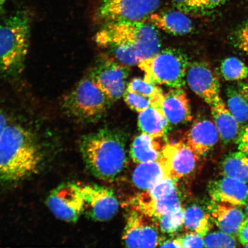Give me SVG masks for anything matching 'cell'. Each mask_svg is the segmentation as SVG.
I'll use <instances>...</instances> for the list:
<instances>
[{"mask_svg":"<svg viewBox=\"0 0 248 248\" xmlns=\"http://www.w3.org/2000/svg\"><path fill=\"white\" fill-rule=\"evenodd\" d=\"M131 209L137 210L154 218L172 215L182 209L177 190L171 194L157 200H147L139 195L130 201Z\"/></svg>","mask_w":248,"mask_h":248,"instance_id":"cell-19","label":"cell"},{"mask_svg":"<svg viewBox=\"0 0 248 248\" xmlns=\"http://www.w3.org/2000/svg\"><path fill=\"white\" fill-rule=\"evenodd\" d=\"M186 79L191 91L209 106L221 98L218 78L206 62L190 63Z\"/></svg>","mask_w":248,"mask_h":248,"instance_id":"cell-13","label":"cell"},{"mask_svg":"<svg viewBox=\"0 0 248 248\" xmlns=\"http://www.w3.org/2000/svg\"><path fill=\"white\" fill-rule=\"evenodd\" d=\"M160 5V0H101L96 9L95 19L104 25L145 21Z\"/></svg>","mask_w":248,"mask_h":248,"instance_id":"cell-7","label":"cell"},{"mask_svg":"<svg viewBox=\"0 0 248 248\" xmlns=\"http://www.w3.org/2000/svg\"><path fill=\"white\" fill-rule=\"evenodd\" d=\"M164 95L159 85L152 84L141 78H135L127 85L123 97L130 108L138 113L152 107L163 114Z\"/></svg>","mask_w":248,"mask_h":248,"instance_id":"cell-14","label":"cell"},{"mask_svg":"<svg viewBox=\"0 0 248 248\" xmlns=\"http://www.w3.org/2000/svg\"><path fill=\"white\" fill-rule=\"evenodd\" d=\"M237 237L240 243L243 246L248 243V222L247 221H246L244 225L242 226Z\"/></svg>","mask_w":248,"mask_h":248,"instance_id":"cell-36","label":"cell"},{"mask_svg":"<svg viewBox=\"0 0 248 248\" xmlns=\"http://www.w3.org/2000/svg\"><path fill=\"white\" fill-rule=\"evenodd\" d=\"M123 240L129 248H155L162 241L155 219L132 209L126 217Z\"/></svg>","mask_w":248,"mask_h":248,"instance_id":"cell-10","label":"cell"},{"mask_svg":"<svg viewBox=\"0 0 248 248\" xmlns=\"http://www.w3.org/2000/svg\"><path fill=\"white\" fill-rule=\"evenodd\" d=\"M138 164L133 172L132 180L136 187L141 190H148L162 180L170 178L166 167L159 159Z\"/></svg>","mask_w":248,"mask_h":248,"instance_id":"cell-23","label":"cell"},{"mask_svg":"<svg viewBox=\"0 0 248 248\" xmlns=\"http://www.w3.org/2000/svg\"><path fill=\"white\" fill-rule=\"evenodd\" d=\"M190 65L187 55L182 49L169 47L140 62L139 69L145 81L170 88H183Z\"/></svg>","mask_w":248,"mask_h":248,"instance_id":"cell-5","label":"cell"},{"mask_svg":"<svg viewBox=\"0 0 248 248\" xmlns=\"http://www.w3.org/2000/svg\"><path fill=\"white\" fill-rule=\"evenodd\" d=\"M8 120L7 116L1 108H0V136L4 130L6 125H7Z\"/></svg>","mask_w":248,"mask_h":248,"instance_id":"cell-39","label":"cell"},{"mask_svg":"<svg viewBox=\"0 0 248 248\" xmlns=\"http://www.w3.org/2000/svg\"><path fill=\"white\" fill-rule=\"evenodd\" d=\"M209 206L212 220L217 227L226 233L237 237L246 221V215L239 206L225 202H215Z\"/></svg>","mask_w":248,"mask_h":248,"instance_id":"cell-17","label":"cell"},{"mask_svg":"<svg viewBox=\"0 0 248 248\" xmlns=\"http://www.w3.org/2000/svg\"><path fill=\"white\" fill-rule=\"evenodd\" d=\"M154 219L159 231L163 233H173L184 225V209L172 215H164Z\"/></svg>","mask_w":248,"mask_h":248,"instance_id":"cell-31","label":"cell"},{"mask_svg":"<svg viewBox=\"0 0 248 248\" xmlns=\"http://www.w3.org/2000/svg\"><path fill=\"white\" fill-rule=\"evenodd\" d=\"M219 136L215 124L207 119L195 122L186 133L185 141L199 156H204L215 146Z\"/></svg>","mask_w":248,"mask_h":248,"instance_id":"cell-18","label":"cell"},{"mask_svg":"<svg viewBox=\"0 0 248 248\" xmlns=\"http://www.w3.org/2000/svg\"><path fill=\"white\" fill-rule=\"evenodd\" d=\"M209 213L202 207L193 204L184 209V225L190 232H197L202 237L208 233L212 224Z\"/></svg>","mask_w":248,"mask_h":248,"instance_id":"cell-26","label":"cell"},{"mask_svg":"<svg viewBox=\"0 0 248 248\" xmlns=\"http://www.w3.org/2000/svg\"><path fill=\"white\" fill-rule=\"evenodd\" d=\"M243 246L245 247L248 248V243L245 244L244 246Z\"/></svg>","mask_w":248,"mask_h":248,"instance_id":"cell-43","label":"cell"},{"mask_svg":"<svg viewBox=\"0 0 248 248\" xmlns=\"http://www.w3.org/2000/svg\"><path fill=\"white\" fill-rule=\"evenodd\" d=\"M138 126L141 133L153 137H166L170 126L163 114L152 107L139 113Z\"/></svg>","mask_w":248,"mask_h":248,"instance_id":"cell-24","label":"cell"},{"mask_svg":"<svg viewBox=\"0 0 248 248\" xmlns=\"http://www.w3.org/2000/svg\"><path fill=\"white\" fill-rule=\"evenodd\" d=\"M235 85L248 101V83L238 82Z\"/></svg>","mask_w":248,"mask_h":248,"instance_id":"cell-38","label":"cell"},{"mask_svg":"<svg viewBox=\"0 0 248 248\" xmlns=\"http://www.w3.org/2000/svg\"><path fill=\"white\" fill-rule=\"evenodd\" d=\"M236 237L224 232H215L207 233L203 237L206 248H234L238 246Z\"/></svg>","mask_w":248,"mask_h":248,"instance_id":"cell-32","label":"cell"},{"mask_svg":"<svg viewBox=\"0 0 248 248\" xmlns=\"http://www.w3.org/2000/svg\"><path fill=\"white\" fill-rule=\"evenodd\" d=\"M82 185L74 182L64 183L48 195L46 204L53 215L62 221L74 223L79 219L84 210Z\"/></svg>","mask_w":248,"mask_h":248,"instance_id":"cell-9","label":"cell"},{"mask_svg":"<svg viewBox=\"0 0 248 248\" xmlns=\"http://www.w3.org/2000/svg\"><path fill=\"white\" fill-rule=\"evenodd\" d=\"M42 160L33 133L18 124H7L0 136V184L20 182L36 174Z\"/></svg>","mask_w":248,"mask_h":248,"instance_id":"cell-2","label":"cell"},{"mask_svg":"<svg viewBox=\"0 0 248 248\" xmlns=\"http://www.w3.org/2000/svg\"><path fill=\"white\" fill-rule=\"evenodd\" d=\"M80 149L87 168L102 181H114L125 169V141L119 132L104 129L87 135Z\"/></svg>","mask_w":248,"mask_h":248,"instance_id":"cell-3","label":"cell"},{"mask_svg":"<svg viewBox=\"0 0 248 248\" xmlns=\"http://www.w3.org/2000/svg\"><path fill=\"white\" fill-rule=\"evenodd\" d=\"M232 42L235 47L248 55V20L235 30L232 36Z\"/></svg>","mask_w":248,"mask_h":248,"instance_id":"cell-33","label":"cell"},{"mask_svg":"<svg viewBox=\"0 0 248 248\" xmlns=\"http://www.w3.org/2000/svg\"><path fill=\"white\" fill-rule=\"evenodd\" d=\"M148 19L156 28L173 35H187L194 29L190 18L178 10L155 12Z\"/></svg>","mask_w":248,"mask_h":248,"instance_id":"cell-22","label":"cell"},{"mask_svg":"<svg viewBox=\"0 0 248 248\" xmlns=\"http://www.w3.org/2000/svg\"><path fill=\"white\" fill-rule=\"evenodd\" d=\"M129 75V66L112 58L104 57L96 62L88 76L108 98L114 102L123 97Z\"/></svg>","mask_w":248,"mask_h":248,"instance_id":"cell-8","label":"cell"},{"mask_svg":"<svg viewBox=\"0 0 248 248\" xmlns=\"http://www.w3.org/2000/svg\"><path fill=\"white\" fill-rule=\"evenodd\" d=\"M210 107L213 123L222 141L226 144L236 141L242 127L232 115L221 97Z\"/></svg>","mask_w":248,"mask_h":248,"instance_id":"cell-21","label":"cell"},{"mask_svg":"<svg viewBox=\"0 0 248 248\" xmlns=\"http://www.w3.org/2000/svg\"><path fill=\"white\" fill-rule=\"evenodd\" d=\"M246 221L248 222V204L246 208Z\"/></svg>","mask_w":248,"mask_h":248,"instance_id":"cell-41","label":"cell"},{"mask_svg":"<svg viewBox=\"0 0 248 248\" xmlns=\"http://www.w3.org/2000/svg\"><path fill=\"white\" fill-rule=\"evenodd\" d=\"M159 247L160 248H182L178 238L176 239L162 241Z\"/></svg>","mask_w":248,"mask_h":248,"instance_id":"cell-37","label":"cell"},{"mask_svg":"<svg viewBox=\"0 0 248 248\" xmlns=\"http://www.w3.org/2000/svg\"><path fill=\"white\" fill-rule=\"evenodd\" d=\"M238 150L248 155V124L242 127L236 141Z\"/></svg>","mask_w":248,"mask_h":248,"instance_id":"cell-35","label":"cell"},{"mask_svg":"<svg viewBox=\"0 0 248 248\" xmlns=\"http://www.w3.org/2000/svg\"><path fill=\"white\" fill-rule=\"evenodd\" d=\"M222 174L248 184V155L241 151L229 154L221 163Z\"/></svg>","mask_w":248,"mask_h":248,"instance_id":"cell-25","label":"cell"},{"mask_svg":"<svg viewBox=\"0 0 248 248\" xmlns=\"http://www.w3.org/2000/svg\"><path fill=\"white\" fill-rule=\"evenodd\" d=\"M4 13V9L2 7V5H0V16Z\"/></svg>","mask_w":248,"mask_h":248,"instance_id":"cell-40","label":"cell"},{"mask_svg":"<svg viewBox=\"0 0 248 248\" xmlns=\"http://www.w3.org/2000/svg\"><path fill=\"white\" fill-rule=\"evenodd\" d=\"M226 106L237 122L240 125L248 123V101L235 84L229 86L226 89Z\"/></svg>","mask_w":248,"mask_h":248,"instance_id":"cell-27","label":"cell"},{"mask_svg":"<svg viewBox=\"0 0 248 248\" xmlns=\"http://www.w3.org/2000/svg\"><path fill=\"white\" fill-rule=\"evenodd\" d=\"M30 18L21 11L0 21V76L15 77L22 72L30 45Z\"/></svg>","mask_w":248,"mask_h":248,"instance_id":"cell-4","label":"cell"},{"mask_svg":"<svg viewBox=\"0 0 248 248\" xmlns=\"http://www.w3.org/2000/svg\"><path fill=\"white\" fill-rule=\"evenodd\" d=\"M162 110L170 126L187 123L193 119L190 101L183 88H170L164 93Z\"/></svg>","mask_w":248,"mask_h":248,"instance_id":"cell-16","label":"cell"},{"mask_svg":"<svg viewBox=\"0 0 248 248\" xmlns=\"http://www.w3.org/2000/svg\"><path fill=\"white\" fill-rule=\"evenodd\" d=\"M167 144L166 137H153L141 133L133 140L130 155L137 164L153 162L160 159Z\"/></svg>","mask_w":248,"mask_h":248,"instance_id":"cell-20","label":"cell"},{"mask_svg":"<svg viewBox=\"0 0 248 248\" xmlns=\"http://www.w3.org/2000/svg\"><path fill=\"white\" fill-rule=\"evenodd\" d=\"M199 155L186 141L167 144L159 160L175 181L193 173L199 162Z\"/></svg>","mask_w":248,"mask_h":248,"instance_id":"cell-12","label":"cell"},{"mask_svg":"<svg viewBox=\"0 0 248 248\" xmlns=\"http://www.w3.org/2000/svg\"><path fill=\"white\" fill-rule=\"evenodd\" d=\"M221 72L228 81H240L248 77V67L239 59L229 57L222 62Z\"/></svg>","mask_w":248,"mask_h":248,"instance_id":"cell-28","label":"cell"},{"mask_svg":"<svg viewBox=\"0 0 248 248\" xmlns=\"http://www.w3.org/2000/svg\"><path fill=\"white\" fill-rule=\"evenodd\" d=\"M209 194L215 202L246 205L248 202V185L239 180L226 177L212 181L208 187Z\"/></svg>","mask_w":248,"mask_h":248,"instance_id":"cell-15","label":"cell"},{"mask_svg":"<svg viewBox=\"0 0 248 248\" xmlns=\"http://www.w3.org/2000/svg\"><path fill=\"white\" fill-rule=\"evenodd\" d=\"M7 1V0H0V5H2V4Z\"/></svg>","mask_w":248,"mask_h":248,"instance_id":"cell-42","label":"cell"},{"mask_svg":"<svg viewBox=\"0 0 248 248\" xmlns=\"http://www.w3.org/2000/svg\"><path fill=\"white\" fill-rule=\"evenodd\" d=\"M174 179L167 178L162 180L149 190L138 194L147 200H157L169 196L176 190V183Z\"/></svg>","mask_w":248,"mask_h":248,"instance_id":"cell-30","label":"cell"},{"mask_svg":"<svg viewBox=\"0 0 248 248\" xmlns=\"http://www.w3.org/2000/svg\"><path fill=\"white\" fill-rule=\"evenodd\" d=\"M182 248H203V237L194 232H190L178 238Z\"/></svg>","mask_w":248,"mask_h":248,"instance_id":"cell-34","label":"cell"},{"mask_svg":"<svg viewBox=\"0 0 248 248\" xmlns=\"http://www.w3.org/2000/svg\"><path fill=\"white\" fill-rule=\"evenodd\" d=\"M111 101L89 76L83 78L62 100L64 112L78 122H96L106 113Z\"/></svg>","mask_w":248,"mask_h":248,"instance_id":"cell-6","label":"cell"},{"mask_svg":"<svg viewBox=\"0 0 248 248\" xmlns=\"http://www.w3.org/2000/svg\"><path fill=\"white\" fill-rule=\"evenodd\" d=\"M84 210L83 213L96 221H107L119 210V202L110 188L97 185H82Z\"/></svg>","mask_w":248,"mask_h":248,"instance_id":"cell-11","label":"cell"},{"mask_svg":"<svg viewBox=\"0 0 248 248\" xmlns=\"http://www.w3.org/2000/svg\"><path fill=\"white\" fill-rule=\"evenodd\" d=\"M94 40L99 46L109 49L119 63L129 67L153 57L162 46L156 27L145 21L104 25Z\"/></svg>","mask_w":248,"mask_h":248,"instance_id":"cell-1","label":"cell"},{"mask_svg":"<svg viewBox=\"0 0 248 248\" xmlns=\"http://www.w3.org/2000/svg\"><path fill=\"white\" fill-rule=\"evenodd\" d=\"M226 0H172L178 11L185 14L212 10L224 4Z\"/></svg>","mask_w":248,"mask_h":248,"instance_id":"cell-29","label":"cell"}]
</instances>
